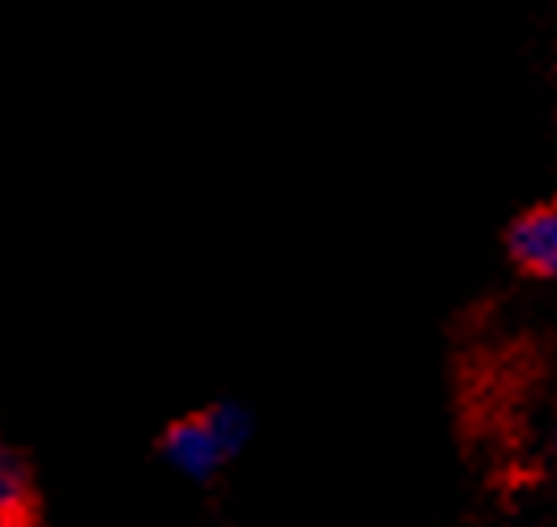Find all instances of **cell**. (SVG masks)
<instances>
[{"instance_id":"277c9868","label":"cell","mask_w":557,"mask_h":527,"mask_svg":"<svg viewBox=\"0 0 557 527\" xmlns=\"http://www.w3.org/2000/svg\"><path fill=\"white\" fill-rule=\"evenodd\" d=\"M549 464H554V473H557V422H554V430H549Z\"/></svg>"},{"instance_id":"7a4b0ae2","label":"cell","mask_w":557,"mask_h":527,"mask_svg":"<svg viewBox=\"0 0 557 527\" xmlns=\"http://www.w3.org/2000/svg\"><path fill=\"white\" fill-rule=\"evenodd\" d=\"M503 251L515 273L557 286V200L519 209L503 230Z\"/></svg>"},{"instance_id":"6da1fadb","label":"cell","mask_w":557,"mask_h":527,"mask_svg":"<svg viewBox=\"0 0 557 527\" xmlns=\"http://www.w3.org/2000/svg\"><path fill=\"white\" fill-rule=\"evenodd\" d=\"M256 426L260 422H256L251 404L222 396V400H213L196 413L166 422L153 451H158V464L171 477L187 480V485H213L251 447Z\"/></svg>"},{"instance_id":"3957f363","label":"cell","mask_w":557,"mask_h":527,"mask_svg":"<svg viewBox=\"0 0 557 527\" xmlns=\"http://www.w3.org/2000/svg\"><path fill=\"white\" fill-rule=\"evenodd\" d=\"M30 515H35L30 460L0 434V527H26Z\"/></svg>"}]
</instances>
